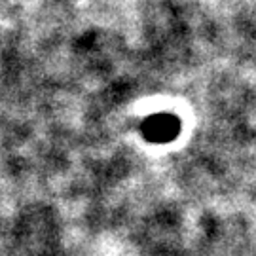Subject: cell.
I'll return each instance as SVG.
<instances>
[{
	"label": "cell",
	"mask_w": 256,
	"mask_h": 256,
	"mask_svg": "<svg viewBox=\"0 0 256 256\" xmlns=\"http://www.w3.org/2000/svg\"><path fill=\"white\" fill-rule=\"evenodd\" d=\"M140 133L148 142L154 144H165L178 137L180 133V120L171 112H162V114H152L140 126Z\"/></svg>",
	"instance_id": "cell-1"
}]
</instances>
